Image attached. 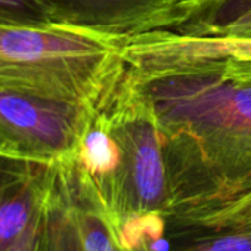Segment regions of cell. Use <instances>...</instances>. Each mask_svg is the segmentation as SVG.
Wrapping results in <instances>:
<instances>
[{
  "label": "cell",
  "instance_id": "obj_1",
  "mask_svg": "<svg viewBox=\"0 0 251 251\" xmlns=\"http://www.w3.org/2000/svg\"><path fill=\"white\" fill-rule=\"evenodd\" d=\"M161 136L167 226L251 191V59L126 64Z\"/></svg>",
  "mask_w": 251,
  "mask_h": 251
},
{
  "label": "cell",
  "instance_id": "obj_2",
  "mask_svg": "<svg viewBox=\"0 0 251 251\" xmlns=\"http://www.w3.org/2000/svg\"><path fill=\"white\" fill-rule=\"evenodd\" d=\"M127 39L75 25H0V87L93 106L121 71Z\"/></svg>",
  "mask_w": 251,
  "mask_h": 251
},
{
  "label": "cell",
  "instance_id": "obj_3",
  "mask_svg": "<svg viewBox=\"0 0 251 251\" xmlns=\"http://www.w3.org/2000/svg\"><path fill=\"white\" fill-rule=\"evenodd\" d=\"M90 108L0 87V157L67 163Z\"/></svg>",
  "mask_w": 251,
  "mask_h": 251
},
{
  "label": "cell",
  "instance_id": "obj_4",
  "mask_svg": "<svg viewBox=\"0 0 251 251\" xmlns=\"http://www.w3.org/2000/svg\"><path fill=\"white\" fill-rule=\"evenodd\" d=\"M53 251H139L99 200L59 164V186L50 208Z\"/></svg>",
  "mask_w": 251,
  "mask_h": 251
},
{
  "label": "cell",
  "instance_id": "obj_5",
  "mask_svg": "<svg viewBox=\"0 0 251 251\" xmlns=\"http://www.w3.org/2000/svg\"><path fill=\"white\" fill-rule=\"evenodd\" d=\"M58 23L129 39L170 30L186 0H40Z\"/></svg>",
  "mask_w": 251,
  "mask_h": 251
},
{
  "label": "cell",
  "instance_id": "obj_6",
  "mask_svg": "<svg viewBox=\"0 0 251 251\" xmlns=\"http://www.w3.org/2000/svg\"><path fill=\"white\" fill-rule=\"evenodd\" d=\"M59 164L0 157V251H8L53 200Z\"/></svg>",
  "mask_w": 251,
  "mask_h": 251
},
{
  "label": "cell",
  "instance_id": "obj_7",
  "mask_svg": "<svg viewBox=\"0 0 251 251\" xmlns=\"http://www.w3.org/2000/svg\"><path fill=\"white\" fill-rule=\"evenodd\" d=\"M251 28V0H198L169 31L189 37H232Z\"/></svg>",
  "mask_w": 251,
  "mask_h": 251
},
{
  "label": "cell",
  "instance_id": "obj_8",
  "mask_svg": "<svg viewBox=\"0 0 251 251\" xmlns=\"http://www.w3.org/2000/svg\"><path fill=\"white\" fill-rule=\"evenodd\" d=\"M160 251H251V223L169 229Z\"/></svg>",
  "mask_w": 251,
  "mask_h": 251
},
{
  "label": "cell",
  "instance_id": "obj_9",
  "mask_svg": "<svg viewBox=\"0 0 251 251\" xmlns=\"http://www.w3.org/2000/svg\"><path fill=\"white\" fill-rule=\"evenodd\" d=\"M247 223H251V191L226 202L182 217L170 223L167 230L185 226H232Z\"/></svg>",
  "mask_w": 251,
  "mask_h": 251
},
{
  "label": "cell",
  "instance_id": "obj_10",
  "mask_svg": "<svg viewBox=\"0 0 251 251\" xmlns=\"http://www.w3.org/2000/svg\"><path fill=\"white\" fill-rule=\"evenodd\" d=\"M58 23L40 0H0V25H45Z\"/></svg>",
  "mask_w": 251,
  "mask_h": 251
},
{
  "label": "cell",
  "instance_id": "obj_11",
  "mask_svg": "<svg viewBox=\"0 0 251 251\" xmlns=\"http://www.w3.org/2000/svg\"><path fill=\"white\" fill-rule=\"evenodd\" d=\"M53 200L36 216L21 238L8 251H53L50 239V208Z\"/></svg>",
  "mask_w": 251,
  "mask_h": 251
},
{
  "label": "cell",
  "instance_id": "obj_12",
  "mask_svg": "<svg viewBox=\"0 0 251 251\" xmlns=\"http://www.w3.org/2000/svg\"><path fill=\"white\" fill-rule=\"evenodd\" d=\"M232 37H239V39H251V28H248V30L242 31V33H239V34H236V36H232Z\"/></svg>",
  "mask_w": 251,
  "mask_h": 251
},
{
  "label": "cell",
  "instance_id": "obj_13",
  "mask_svg": "<svg viewBox=\"0 0 251 251\" xmlns=\"http://www.w3.org/2000/svg\"><path fill=\"white\" fill-rule=\"evenodd\" d=\"M194 2H198V0H188V2H186L185 5H188V3H194Z\"/></svg>",
  "mask_w": 251,
  "mask_h": 251
}]
</instances>
